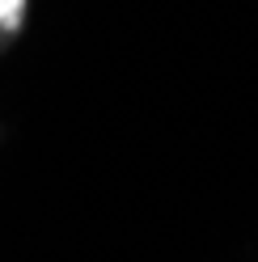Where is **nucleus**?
<instances>
[{"mask_svg":"<svg viewBox=\"0 0 258 262\" xmlns=\"http://www.w3.org/2000/svg\"><path fill=\"white\" fill-rule=\"evenodd\" d=\"M26 17V0H0V34H13Z\"/></svg>","mask_w":258,"mask_h":262,"instance_id":"nucleus-1","label":"nucleus"}]
</instances>
